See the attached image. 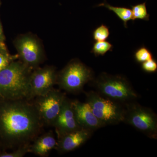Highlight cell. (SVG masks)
I'll list each match as a JSON object with an SVG mask.
<instances>
[{"mask_svg": "<svg viewBox=\"0 0 157 157\" xmlns=\"http://www.w3.org/2000/svg\"><path fill=\"white\" fill-rule=\"evenodd\" d=\"M52 125L55 128L59 138L70 132L82 128L76 120L72 101L67 98Z\"/></svg>", "mask_w": 157, "mask_h": 157, "instance_id": "10", "label": "cell"}, {"mask_svg": "<svg viewBox=\"0 0 157 157\" xmlns=\"http://www.w3.org/2000/svg\"><path fill=\"white\" fill-rule=\"evenodd\" d=\"M30 67L22 62L10 63L0 71V98L25 100L31 97Z\"/></svg>", "mask_w": 157, "mask_h": 157, "instance_id": "2", "label": "cell"}, {"mask_svg": "<svg viewBox=\"0 0 157 157\" xmlns=\"http://www.w3.org/2000/svg\"><path fill=\"white\" fill-rule=\"evenodd\" d=\"M14 44L21 62L29 67H36L42 61V47L35 37L29 35L21 36L15 40Z\"/></svg>", "mask_w": 157, "mask_h": 157, "instance_id": "8", "label": "cell"}, {"mask_svg": "<svg viewBox=\"0 0 157 157\" xmlns=\"http://www.w3.org/2000/svg\"><path fill=\"white\" fill-rule=\"evenodd\" d=\"M72 106L78 124L82 128L94 131L105 126L94 114L87 102L72 101Z\"/></svg>", "mask_w": 157, "mask_h": 157, "instance_id": "11", "label": "cell"}, {"mask_svg": "<svg viewBox=\"0 0 157 157\" xmlns=\"http://www.w3.org/2000/svg\"><path fill=\"white\" fill-rule=\"evenodd\" d=\"M5 39V37H4V34L2 28V25L0 22V42H4V40Z\"/></svg>", "mask_w": 157, "mask_h": 157, "instance_id": "22", "label": "cell"}, {"mask_svg": "<svg viewBox=\"0 0 157 157\" xmlns=\"http://www.w3.org/2000/svg\"><path fill=\"white\" fill-rule=\"evenodd\" d=\"M135 61L142 63L144 62L153 58L152 53L145 46H142L137 49L134 54Z\"/></svg>", "mask_w": 157, "mask_h": 157, "instance_id": "18", "label": "cell"}, {"mask_svg": "<svg viewBox=\"0 0 157 157\" xmlns=\"http://www.w3.org/2000/svg\"><path fill=\"white\" fill-rule=\"evenodd\" d=\"M113 47V45L107 41H96L93 45L91 52L96 56H103L108 52L112 51Z\"/></svg>", "mask_w": 157, "mask_h": 157, "instance_id": "16", "label": "cell"}, {"mask_svg": "<svg viewBox=\"0 0 157 157\" xmlns=\"http://www.w3.org/2000/svg\"><path fill=\"white\" fill-rule=\"evenodd\" d=\"M86 102L94 114L105 126L123 122L125 107L121 103L109 100L94 91L86 93Z\"/></svg>", "mask_w": 157, "mask_h": 157, "instance_id": "5", "label": "cell"}, {"mask_svg": "<svg viewBox=\"0 0 157 157\" xmlns=\"http://www.w3.org/2000/svg\"><path fill=\"white\" fill-rule=\"evenodd\" d=\"M17 58V56H13L9 53L4 42H0V71Z\"/></svg>", "mask_w": 157, "mask_h": 157, "instance_id": "17", "label": "cell"}, {"mask_svg": "<svg viewBox=\"0 0 157 157\" xmlns=\"http://www.w3.org/2000/svg\"><path fill=\"white\" fill-rule=\"evenodd\" d=\"M34 104L42 121L53 125L61 109L66 97L59 91L52 89L45 94L38 96Z\"/></svg>", "mask_w": 157, "mask_h": 157, "instance_id": "7", "label": "cell"}, {"mask_svg": "<svg viewBox=\"0 0 157 157\" xmlns=\"http://www.w3.org/2000/svg\"><path fill=\"white\" fill-rule=\"evenodd\" d=\"M92 131L84 128L70 132L59 138L56 148L60 153L69 152L78 148L90 138Z\"/></svg>", "mask_w": 157, "mask_h": 157, "instance_id": "12", "label": "cell"}, {"mask_svg": "<svg viewBox=\"0 0 157 157\" xmlns=\"http://www.w3.org/2000/svg\"><path fill=\"white\" fill-rule=\"evenodd\" d=\"M57 75L52 67L37 69L31 73L30 85L31 97H38L45 94L53 89L57 82Z\"/></svg>", "mask_w": 157, "mask_h": 157, "instance_id": "9", "label": "cell"}, {"mask_svg": "<svg viewBox=\"0 0 157 157\" xmlns=\"http://www.w3.org/2000/svg\"><path fill=\"white\" fill-rule=\"evenodd\" d=\"M94 83L100 95L121 104L135 101L139 97L128 79L120 75L102 73Z\"/></svg>", "mask_w": 157, "mask_h": 157, "instance_id": "3", "label": "cell"}, {"mask_svg": "<svg viewBox=\"0 0 157 157\" xmlns=\"http://www.w3.org/2000/svg\"><path fill=\"white\" fill-rule=\"evenodd\" d=\"M2 100L0 137L10 146L25 144L40 130L42 121L39 113L25 100Z\"/></svg>", "mask_w": 157, "mask_h": 157, "instance_id": "1", "label": "cell"}, {"mask_svg": "<svg viewBox=\"0 0 157 157\" xmlns=\"http://www.w3.org/2000/svg\"><path fill=\"white\" fill-rule=\"evenodd\" d=\"M141 69L147 73H155L157 70V63L154 59H152L141 64Z\"/></svg>", "mask_w": 157, "mask_h": 157, "instance_id": "21", "label": "cell"}, {"mask_svg": "<svg viewBox=\"0 0 157 157\" xmlns=\"http://www.w3.org/2000/svg\"><path fill=\"white\" fill-rule=\"evenodd\" d=\"M98 7H105L106 9H108L110 11H112L114 12L117 16L122 21L124 22V26L127 28V23L130 20H132V10L128 8H126V7H116L109 5L107 3L106 1H104V2L101 3V4L98 5Z\"/></svg>", "mask_w": 157, "mask_h": 157, "instance_id": "14", "label": "cell"}, {"mask_svg": "<svg viewBox=\"0 0 157 157\" xmlns=\"http://www.w3.org/2000/svg\"><path fill=\"white\" fill-rule=\"evenodd\" d=\"M123 122L142 132L149 138H157V116L152 110L135 101L124 104Z\"/></svg>", "mask_w": 157, "mask_h": 157, "instance_id": "4", "label": "cell"}, {"mask_svg": "<svg viewBox=\"0 0 157 157\" xmlns=\"http://www.w3.org/2000/svg\"><path fill=\"white\" fill-rule=\"evenodd\" d=\"M109 28L104 24H102L93 31V39L96 42L106 41L109 37Z\"/></svg>", "mask_w": 157, "mask_h": 157, "instance_id": "19", "label": "cell"}, {"mask_svg": "<svg viewBox=\"0 0 157 157\" xmlns=\"http://www.w3.org/2000/svg\"><path fill=\"white\" fill-rule=\"evenodd\" d=\"M29 151V147L25 144L12 152L1 154L0 157H22Z\"/></svg>", "mask_w": 157, "mask_h": 157, "instance_id": "20", "label": "cell"}, {"mask_svg": "<svg viewBox=\"0 0 157 157\" xmlns=\"http://www.w3.org/2000/svg\"><path fill=\"white\" fill-rule=\"evenodd\" d=\"M94 79L90 68L78 60L72 61L59 73L57 82L59 86L67 91L77 93L85 85Z\"/></svg>", "mask_w": 157, "mask_h": 157, "instance_id": "6", "label": "cell"}, {"mask_svg": "<svg viewBox=\"0 0 157 157\" xmlns=\"http://www.w3.org/2000/svg\"><path fill=\"white\" fill-rule=\"evenodd\" d=\"M57 141L53 134L48 133L42 135L35 140L29 147V151L41 156L46 155L56 148Z\"/></svg>", "mask_w": 157, "mask_h": 157, "instance_id": "13", "label": "cell"}, {"mask_svg": "<svg viewBox=\"0 0 157 157\" xmlns=\"http://www.w3.org/2000/svg\"><path fill=\"white\" fill-rule=\"evenodd\" d=\"M132 14V21L142 20L148 21L149 20V14L147 13L146 2L131 6Z\"/></svg>", "mask_w": 157, "mask_h": 157, "instance_id": "15", "label": "cell"}]
</instances>
